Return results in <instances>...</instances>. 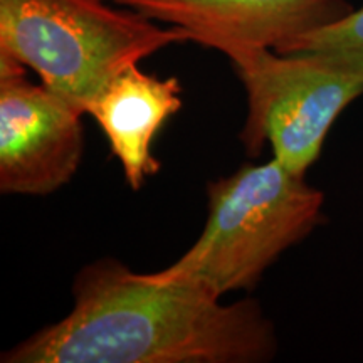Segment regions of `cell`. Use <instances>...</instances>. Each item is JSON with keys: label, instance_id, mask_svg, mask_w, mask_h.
<instances>
[{"label": "cell", "instance_id": "6da1fadb", "mask_svg": "<svg viewBox=\"0 0 363 363\" xmlns=\"http://www.w3.org/2000/svg\"><path fill=\"white\" fill-rule=\"evenodd\" d=\"M67 315L2 353L4 363H261L278 353L256 299L222 303L194 279L138 274L116 259L86 264Z\"/></svg>", "mask_w": 363, "mask_h": 363}, {"label": "cell", "instance_id": "7a4b0ae2", "mask_svg": "<svg viewBox=\"0 0 363 363\" xmlns=\"http://www.w3.org/2000/svg\"><path fill=\"white\" fill-rule=\"evenodd\" d=\"M325 194L271 158L207 184V220L180 259L153 272L194 279L217 296L252 291L262 274L323 222Z\"/></svg>", "mask_w": 363, "mask_h": 363}, {"label": "cell", "instance_id": "3957f363", "mask_svg": "<svg viewBox=\"0 0 363 363\" xmlns=\"http://www.w3.org/2000/svg\"><path fill=\"white\" fill-rule=\"evenodd\" d=\"M179 43H189L179 27L108 0H0V51L84 115L126 67Z\"/></svg>", "mask_w": 363, "mask_h": 363}, {"label": "cell", "instance_id": "277c9868", "mask_svg": "<svg viewBox=\"0 0 363 363\" xmlns=\"http://www.w3.org/2000/svg\"><path fill=\"white\" fill-rule=\"evenodd\" d=\"M227 57L247 94L239 135L247 155L257 157L269 143L272 158L306 175L337 118L363 94V79L310 54L259 48Z\"/></svg>", "mask_w": 363, "mask_h": 363}, {"label": "cell", "instance_id": "5b68a950", "mask_svg": "<svg viewBox=\"0 0 363 363\" xmlns=\"http://www.w3.org/2000/svg\"><path fill=\"white\" fill-rule=\"evenodd\" d=\"M84 113L26 74L0 78V192L43 197L79 169Z\"/></svg>", "mask_w": 363, "mask_h": 363}, {"label": "cell", "instance_id": "8992f818", "mask_svg": "<svg viewBox=\"0 0 363 363\" xmlns=\"http://www.w3.org/2000/svg\"><path fill=\"white\" fill-rule=\"evenodd\" d=\"M121 6L179 27L189 40L225 56L276 49L352 11L342 0H123Z\"/></svg>", "mask_w": 363, "mask_h": 363}, {"label": "cell", "instance_id": "52a82bcc", "mask_svg": "<svg viewBox=\"0 0 363 363\" xmlns=\"http://www.w3.org/2000/svg\"><path fill=\"white\" fill-rule=\"evenodd\" d=\"M180 93L177 78L160 79L133 65L120 72L89 108L88 115L103 130L133 190L142 189L148 177L160 170L152 143L163 123L180 111Z\"/></svg>", "mask_w": 363, "mask_h": 363}, {"label": "cell", "instance_id": "ba28073f", "mask_svg": "<svg viewBox=\"0 0 363 363\" xmlns=\"http://www.w3.org/2000/svg\"><path fill=\"white\" fill-rule=\"evenodd\" d=\"M274 51L321 57L363 79V6L286 40Z\"/></svg>", "mask_w": 363, "mask_h": 363}, {"label": "cell", "instance_id": "9c48e42d", "mask_svg": "<svg viewBox=\"0 0 363 363\" xmlns=\"http://www.w3.org/2000/svg\"><path fill=\"white\" fill-rule=\"evenodd\" d=\"M108 2H115V4H120V6H121V2H123V0H108Z\"/></svg>", "mask_w": 363, "mask_h": 363}]
</instances>
